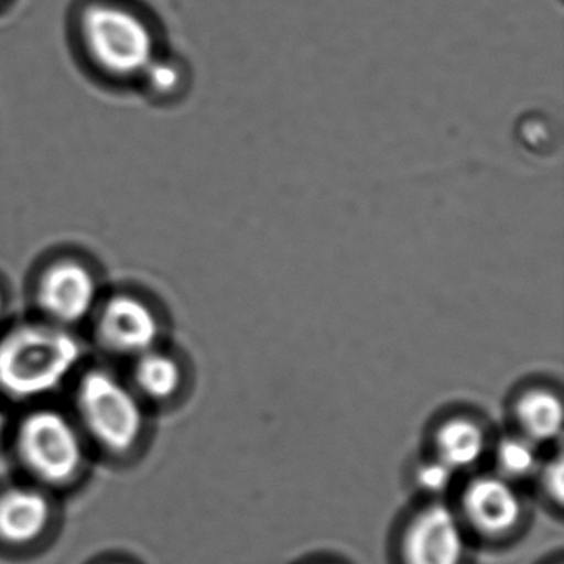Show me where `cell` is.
<instances>
[{"instance_id":"1","label":"cell","mask_w":564,"mask_h":564,"mask_svg":"<svg viewBox=\"0 0 564 564\" xmlns=\"http://www.w3.org/2000/svg\"><path fill=\"white\" fill-rule=\"evenodd\" d=\"M85 349L72 329L51 322L21 323L0 336V399L47 402L84 369Z\"/></svg>"},{"instance_id":"2","label":"cell","mask_w":564,"mask_h":564,"mask_svg":"<svg viewBox=\"0 0 564 564\" xmlns=\"http://www.w3.org/2000/svg\"><path fill=\"white\" fill-rule=\"evenodd\" d=\"M8 441L25 478L55 495L80 484L94 452L72 411L51 402L28 405Z\"/></svg>"},{"instance_id":"3","label":"cell","mask_w":564,"mask_h":564,"mask_svg":"<svg viewBox=\"0 0 564 564\" xmlns=\"http://www.w3.org/2000/svg\"><path fill=\"white\" fill-rule=\"evenodd\" d=\"M72 386V414L90 447L113 460L138 454L147 441L148 405L130 381L105 366H90Z\"/></svg>"},{"instance_id":"4","label":"cell","mask_w":564,"mask_h":564,"mask_svg":"<svg viewBox=\"0 0 564 564\" xmlns=\"http://www.w3.org/2000/svg\"><path fill=\"white\" fill-rule=\"evenodd\" d=\"M80 29L88 55L105 74L134 77L156 57V42L147 22L121 6H88Z\"/></svg>"},{"instance_id":"5","label":"cell","mask_w":564,"mask_h":564,"mask_svg":"<svg viewBox=\"0 0 564 564\" xmlns=\"http://www.w3.org/2000/svg\"><path fill=\"white\" fill-rule=\"evenodd\" d=\"M57 520L55 494L28 480L0 488V546L31 550L42 543Z\"/></svg>"},{"instance_id":"6","label":"cell","mask_w":564,"mask_h":564,"mask_svg":"<svg viewBox=\"0 0 564 564\" xmlns=\"http://www.w3.org/2000/svg\"><path fill=\"white\" fill-rule=\"evenodd\" d=\"M95 333L105 351L134 359L160 346L161 322L143 300L117 295L98 310Z\"/></svg>"},{"instance_id":"7","label":"cell","mask_w":564,"mask_h":564,"mask_svg":"<svg viewBox=\"0 0 564 564\" xmlns=\"http://www.w3.org/2000/svg\"><path fill=\"white\" fill-rule=\"evenodd\" d=\"M37 300L47 322L70 329L97 310L98 283L84 263L61 260L42 273Z\"/></svg>"},{"instance_id":"8","label":"cell","mask_w":564,"mask_h":564,"mask_svg":"<svg viewBox=\"0 0 564 564\" xmlns=\"http://www.w3.org/2000/svg\"><path fill=\"white\" fill-rule=\"evenodd\" d=\"M464 534L454 511L431 503L412 517L402 538L404 564H462Z\"/></svg>"},{"instance_id":"9","label":"cell","mask_w":564,"mask_h":564,"mask_svg":"<svg viewBox=\"0 0 564 564\" xmlns=\"http://www.w3.org/2000/svg\"><path fill=\"white\" fill-rule=\"evenodd\" d=\"M462 511L477 533L500 538L518 527L523 505L510 480L501 475H481L464 488Z\"/></svg>"},{"instance_id":"10","label":"cell","mask_w":564,"mask_h":564,"mask_svg":"<svg viewBox=\"0 0 564 564\" xmlns=\"http://www.w3.org/2000/svg\"><path fill=\"white\" fill-rule=\"evenodd\" d=\"M131 361L128 381L147 405L166 404L180 394L184 371L176 356L156 346Z\"/></svg>"},{"instance_id":"11","label":"cell","mask_w":564,"mask_h":564,"mask_svg":"<svg viewBox=\"0 0 564 564\" xmlns=\"http://www.w3.org/2000/svg\"><path fill=\"white\" fill-rule=\"evenodd\" d=\"M514 415L527 438L534 444H546L560 437L563 431V402L547 389H531L518 398Z\"/></svg>"},{"instance_id":"12","label":"cell","mask_w":564,"mask_h":564,"mask_svg":"<svg viewBox=\"0 0 564 564\" xmlns=\"http://www.w3.org/2000/svg\"><path fill=\"white\" fill-rule=\"evenodd\" d=\"M487 438L484 429L467 417L444 422L435 434L437 460L454 471L465 470L480 460Z\"/></svg>"},{"instance_id":"13","label":"cell","mask_w":564,"mask_h":564,"mask_svg":"<svg viewBox=\"0 0 564 564\" xmlns=\"http://www.w3.org/2000/svg\"><path fill=\"white\" fill-rule=\"evenodd\" d=\"M538 445L524 437H507L498 444L497 467L507 480L530 477L540 465Z\"/></svg>"},{"instance_id":"14","label":"cell","mask_w":564,"mask_h":564,"mask_svg":"<svg viewBox=\"0 0 564 564\" xmlns=\"http://www.w3.org/2000/svg\"><path fill=\"white\" fill-rule=\"evenodd\" d=\"M144 78H147L148 87L161 97H170L176 94L183 85V72L180 65L171 61L154 57L151 64L144 68Z\"/></svg>"},{"instance_id":"15","label":"cell","mask_w":564,"mask_h":564,"mask_svg":"<svg viewBox=\"0 0 564 564\" xmlns=\"http://www.w3.org/2000/svg\"><path fill=\"white\" fill-rule=\"evenodd\" d=\"M454 475L455 471L452 468L435 458V460L427 462V464L417 468L415 480H417L421 490L431 495H441L451 488Z\"/></svg>"},{"instance_id":"16","label":"cell","mask_w":564,"mask_h":564,"mask_svg":"<svg viewBox=\"0 0 564 564\" xmlns=\"http://www.w3.org/2000/svg\"><path fill=\"white\" fill-rule=\"evenodd\" d=\"M541 471H543L541 478H543V488L547 498L561 507L564 498V467L561 455H556L550 464L544 465Z\"/></svg>"},{"instance_id":"17","label":"cell","mask_w":564,"mask_h":564,"mask_svg":"<svg viewBox=\"0 0 564 564\" xmlns=\"http://www.w3.org/2000/svg\"><path fill=\"white\" fill-rule=\"evenodd\" d=\"M11 427L12 421L11 417H9L8 409H6L4 401L0 399V444L8 441Z\"/></svg>"},{"instance_id":"18","label":"cell","mask_w":564,"mask_h":564,"mask_svg":"<svg viewBox=\"0 0 564 564\" xmlns=\"http://www.w3.org/2000/svg\"><path fill=\"white\" fill-rule=\"evenodd\" d=\"M4 296H2V292H0V322H2V316H4Z\"/></svg>"},{"instance_id":"19","label":"cell","mask_w":564,"mask_h":564,"mask_svg":"<svg viewBox=\"0 0 564 564\" xmlns=\"http://www.w3.org/2000/svg\"><path fill=\"white\" fill-rule=\"evenodd\" d=\"M105 564H128V563H123V561H110V563H105Z\"/></svg>"}]
</instances>
